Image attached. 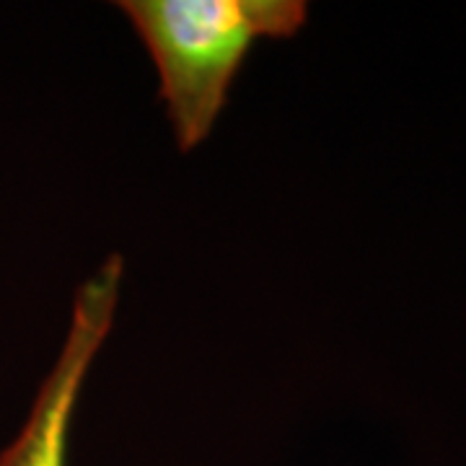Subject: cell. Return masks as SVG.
I'll return each mask as SVG.
<instances>
[{
	"label": "cell",
	"instance_id": "cell-1",
	"mask_svg": "<svg viewBox=\"0 0 466 466\" xmlns=\"http://www.w3.org/2000/svg\"><path fill=\"white\" fill-rule=\"evenodd\" d=\"M158 73V96L179 150L205 143L251 47L303 29V0H122Z\"/></svg>",
	"mask_w": 466,
	"mask_h": 466
},
{
	"label": "cell",
	"instance_id": "cell-2",
	"mask_svg": "<svg viewBox=\"0 0 466 466\" xmlns=\"http://www.w3.org/2000/svg\"><path fill=\"white\" fill-rule=\"evenodd\" d=\"M122 275L125 262L112 254L78 285L60 352L21 431L0 451V466H67L73 417L94 360L115 327Z\"/></svg>",
	"mask_w": 466,
	"mask_h": 466
}]
</instances>
